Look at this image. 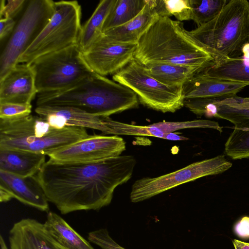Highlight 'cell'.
Wrapping results in <instances>:
<instances>
[{"label": "cell", "mask_w": 249, "mask_h": 249, "mask_svg": "<svg viewBox=\"0 0 249 249\" xmlns=\"http://www.w3.org/2000/svg\"><path fill=\"white\" fill-rule=\"evenodd\" d=\"M136 163L131 155L86 162L49 159L36 177L48 201L61 213L98 211L108 205L116 187L131 178Z\"/></svg>", "instance_id": "6da1fadb"}, {"label": "cell", "mask_w": 249, "mask_h": 249, "mask_svg": "<svg viewBox=\"0 0 249 249\" xmlns=\"http://www.w3.org/2000/svg\"><path fill=\"white\" fill-rule=\"evenodd\" d=\"M165 135L176 131L194 128H211L220 133L223 132L222 127L217 122L210 120H195L182 122H160L153 124Z\"/></svg>", "instance_id": "f1b7e54d"}, {"label": "cell", "mask_w": 249, "mask_h": 249, "mask_svg": "<svg viewBox=\"0 0 249 249\" xmlns=\"http://www.w3.org/2000/svg\"><path fill=\"white\" fill-rule=\"evenodd\" d=\"M137 44L116 41L104 33L84 53V58L95 73L115 74L134 59Z\"/></svg>", "instance_id": "7c38bea8"}, {"label": "cell", "mask_w": 249, "mask_h": 249, "mask_svg": "<svg viewBox=\"0 0 249 249\" xmlns=\"http://www.w3.org/2000/svg\"><path fill=\"white\" fill-rule=\"evenodd\" d=\"M224 152L231 160L249 158V129L234 128L225 143Z\"/></svg>", "instance_id": "83f0119b"}, {"label": "cell", "mask_w": 249, "mask_h": 249, "mask_svg": "<svg viewBox=\"0 0 249 249\" xmlns=\"http://www.w3.org/2000/svg\"><path fill=\"white\" fill-rule=\"evenodd\" d=\"M232 163L225 155L194 162L176 171L158 177H144L133 183L130 194L131 202L150 198L182 184L208 176L221 174L230 169Z\"/></svg>", "instance_id": "30bf717a"}, {"label": "cell", "mask_w": 249, "mask_h": 249, "mask_svg": "<svg viewBox=\"0 0 249 249\" xmlns=\"http://www.w3.org/2000/svg\"><path fill=\"white\" fill-rule=\"evenodd\" d=\"M146 71L160 82L169 87H182L196 72L203 69L169 63L143 65Z\"/></svg>", "instance_id": "603a6c76"}, {"label": "cell", "mask_w": 249, "mask_h": 249, "mask_svg": "<svg viewBox=\"0 0 249 249\" xmlns=\"http://www.w3.org/2000/svg\"><path fill=\"white\" fill-rule=\"evenodd\" d=\"M134 59L142 65L161 63L204 69L213 61L182 22L160 17L137 43Z\"/></svg>", "instance_id": "7a4b0ae2"}, {"label": "cell", "mask_w": 249, "mask_h": 249, "mask_svg": "<svg viewBox=\"0 0 249 249\" xmlns=\"http://www.w3.org/2000/svg\"><path fill=\"white\" fill-rule=\"evenodd\" d=\"M44 224L52 236L67 249H94L56 213L48 212Z\"/></svg>", "instance_id": "7402d4cb"}, {"label": "cell", "mask_w": 249, "mask_h": 249, "mask_svg": "<svg viewBox=\"0 0 249 249\" xmlns=\"http://www.w3.org/2000/svg\"><path fill=\"white\" fill-rule=\"evenodd\" d=\"M229 0H191V20L197 27L213 19L221 12Z\"/></svg>", "instance_id": "4316f807"}, {"label": "cell", "mask_w": 249, "mask_h": 249, "mask_svg": "<svg viewBox=\"0 0 249 249\" xmlns=\"http://www.w3.org/2000/svg\"><path fill=\"white\" fill-rule=\"evenodd\" d=\"M24 0H1L0 5V18H13L22 9Z\"/></svg>", "instance_id": "d6a6232c"}, {"label": "cell", "mask_w": 249, "mask_h": 249, "mask_svg": "<svg viewBox=\"0 0 249 249\" xmlns=\"http://www.w3.org/2000/svg\"><path fill=\"white\" fill-rule=\"evenodd\" d=\"M8 238L9 249H67L52 236L44 223L31 218L15 223Z\"/></svg>", "instance_id": "2e32d148"}, {"label": "cell", "mask_w": 249, "mask_h": 249, "mask_svg": "<svg viewBox=\"0 0 249 249\" xmlns=\"http://www.w3.org/2000/svg\"><path fill=\"white\" fill-rule=\"evenodd\" d=\"M31 104H0V118H11L30 114Z\"/></svg>", "instance_id": "1f68e13d"}, {"label": "cell", "mask_w": 249, "mask_h": 249, "mask_svg": "<svg viewBox=\"0 0 249 249\" xmlns=\"http://www.w3.org/2000/svg\"><path fill=\"white\" fill-rule=\"evenodd\" d=\"M126 149L124 140L117 135H89L48 156L58 162H86L102 160L121 156Z\"/></svg>", "instance_id": "8fae6325"}, {"label": "cell", "mask_w": 249, "mask_h": 249, "mask_svg": "<svg viewBox=\"0 0 249 249\" xmlns=\"http://www.w3.org/2000/svg\"><path fill=\"white\" fill-rule=\"evenodd\" d=\"M115 2V0H101L89 18L82 26L77 43L82 53L103 34L104 23Z\"/></svg>", "instance_id": "cb8c5ba5"}, {"label": "cell", "mask_w": 249, "mask_h": 249, "mask_svg": "<svg viewBox=\"0 0 249 249\" xmlns=\"http://www.w3.org/2000/svg\"><path fill=\"white\" fill-rule=\"evenodd\" d=\"M81 7L77 1L55 2V11L41 32L19 57L30 64L38 58L77 44L82 28Z\"/></svg>", "instance_id": "52a82bcc"}, {"label": "cell", "mask_w": 249, "mask_h": 249, "mask_svg": "<svg viewBox=\"0 0 249 249\" xmlns=\"http://www.w3.org/2000/svg\"><path fill=\"white\" fill-rule=\"evenodd\" d=\"M189 32L214 59L242 57L249 43V1L229 0L213 19Z\"/></svg>", "instance_id": "5b68a950"}, {"label": "cell", "mask_w": 249, "mask_h": 249, "mask_svg": "<svg viewBox=\"0 0 249 249\" xmlns=\"http://www.w3.org/2000/svg\"><path fill=\"white\" fill-rule=\"evenodd\" d=\"M0 249H9L8 248L2 235L0 236Z\"/></svg>", "instance_id": "f35d334b"}, {"label": "cell", "mask_w": 249, "mask_h": 249, "mask_svg": "<svg viewBox=\"0 0 249 249\" xmlns=\"http://www.w3.org/2000/svg\"><path fill=\"white\" fill-rule=\"evenodd\" d=\"M46 155L11 149H0V170L27 178L36 175L45 163Z\"/></svg>", "instance_id": "ffe728a7"}, {"label": "cell", "mask_w": 249, "mask_h": 249, "mask_svg": "<svg viewBox=\"0 0 249 249\" xmlns=\"http://www.w3.org/2000/svg\"><path fill=\"white\" fill-rule=\"evenodd\" d=\"M146 4V0H115L104 23L103 32L122 25L136 17Z\"/></svg>", "instance_id": "d4e9b609"}, {"label": "cell", "mask_w": 249, "mask_h": 249, "mask_svg": "<svg viewBox=\"0 0 249 249\" xmlns=\"http://www.w3.org/2000/svg\"><path fill=\"white\" fill-rule=\"evenodd\" d=\"M139 102L137 95L128 88L94 73L67 90L38 93L36 106L71 107L99 117H108L136 108Z\"/></svg>", "instance_id": "3957f363"}, {"label": "cell", "mask_w": 249, "mask_h": 249, "mask_svg": "<svg viewBox=\"0 0 249 249\" xmlns=\"http://www.w3.org/2000/svg\"><path fill=\"white\" fill-rule=\"evenodd\" d=\"M35 111L55 128L74 126L96 129L109 134V129L104 124L103 117L76 107L40 106H36Z\"/></svg>", "instance_id": "e0dca14e"}, {"label": "cell", "mask_w": 249, "mask_h": 249, "mask_svg": "<svg viewBox=\"0 0 249 249\" xmlns=\"http://www.w3.org/2000/svg\"><path fill=\"white\" fill-rule=\"evenodd\" d=\"M104 124L109 129V134L147 136L164 139L165 134L153 124L141 126L132 125L103 117Z\"/></svg>", "instance_id": "484cf974"}, {"label": "cell", "mask_w": 249, "mask_h": 249, "mask_svg": "<svg viewBox=\"0 0 249 249\" xmlns=\"http://www.w3.org/2000/svg\"><path fill=\"white\" fill-rule=\"evenodd\" d=\"M113 80L131 89L144 106L163 113L184 106L182 87L166 86L150 76L135 59L113 75Z\"/></svg>", "instance_id": "ba28073f"}, {"label": "cell", "mask_w": 249, "mask_h": 249, "mask_svg": "<svg viewBox=\"0 0 249 249\" xmlns=\"http://www.w3.org/2000/svg\"><path fill=\"white\" fill-rule=\"evenodd\" d=\"M200 72L212 78L249 85V60L243 56L214 58Z\"/></svg>", "instance_id": "44dd1931"}, {"label": "cell", "mask_w": 249, "mask_h": 249, "mask_svg": "<svg viewBox=\"0 0 249 249\" xmlns=\"http://www.w3.org/2000/svg\"><path fill=\"white\" fill-rule=\"evenodd\" d=\"M164 139L171 141H182L188 140V138L182 136H179L174 132H171L166 134Z\"/></svg>", "instance_id": "d590c367"}, {"label": "cell", "mask_w": 249, "mask_h": 249, "mask_svg": "<svg viewBox=\"0 0 249 249\" xmlns=\"http://www.w3.org/2000/svg\"><path fill=\"white\" fill-rule=\"evenodd\" d=\"M89 136L84 127L66 126L55 128L42 117L31 114L0 118V149L49 156Z\"/></svg>", "instance_id": "277c9868"}, {"label": "cell", "mask_w": 249, "mask_h": 249, "mask_svg": "<svg viewBox=\"0 0 249 249\" xmlns=\"http://www.w3.org/2000/svg\"><path fill=\"white\" fill-rule=\"evenodd\" d=\"M16 26L13 18H4L0 20V39L2 40L9 34H12Z\"/></svg>", "instance_id": "e575fe53"}, {"label": "cell", "mask_w": 249, "mask_h": 249, "mask_svg": "<svg viewBox=\"0 0 249 249\" xmlns=\"http://www.w3.org/2000/svg\"><path fill=\"white\" fill-rule=\"evenodd\" d=\"M243 57L249 60V43L246 44L242 49Z\"/></svg>", "instance_id": "74e56055"}, {"label": "cell", "mask_w": 249, "mask_h": 249, "mask_svg": "<svg viewBox=\"0 0 249 249\" xmlns=\"http://www.w3.org/2000/svg\"><path fill=\"white\" fill-rule=\"evenodd\" d=\"M247 84L233 82L208 77L200 72L193 75L182 87L185 99H214L235 95Z\"/></svg>", "instance_id": "ac0fdd59"}, {"label": "cell", "mask_w": 249, "mask_h": 249, "mask_svg": "<svg viewBox=\"0 0 249 249\" xmlns=\"http://www.w3.org/2000/svg\"><path fill=\"white\" fill-rule=\"evenodd\" d=\"M37 94L30 64H18L0 80V104H31Z\"/></svg>", "instance_id": "9a60e30c"}, {"label": "cell", "mask_w": 249, "mask_h": 249, "mask_svg": "<svg viewBox=\"0 0 249 249\" xmlns=\"http://www.w3.org/2000/svg\"><path fill=\"white\" fill-rule=\"evenodd\" d=\"M52 0H32L16 25L1 53L0 80L18 64L20 56L47 24L55 11Z\"/></svg>", "instance_id": "9c48e42d"}, {"label": "cell", "mask_w": 249, "mask_h": 249, "mask_svg": "<svg viewBox=\"0 0 249 249\" xmlns=\"http://www.w3.org/2000/svg\"><path fill=\"white\" fill-rule=\"evenodd\" d=\"M232 243L235 249H249V243L234 239Z\"/></svg>", "instance_id": "8d00e7d4"}, {"label": "cell", "mask_w": 249, "mask_h": 249, "mask_svg": "<svg viewBox=\"0 0 249 249\" xmlns=\"http://www.w3.org/2000/svg\"><path fill=\"white\" fill-rule=\"evenodd\" d=\"M168 17L174 16L178 20H191V0H163Z\"/></svg>", "instance_id": "f546056e"}, {"label": "cell", "mask_w": 249, "mask_h": 249, "mask_svg": "<svg viewBox=\"0 0 249 249\" xmlns=\"http://www.w3.org/2000/svg\"><path fill=\"white\" fill-rule=\"evenodd\" d=\"M159 17L155 9V0H146L144 8L134 18L104 34L117 41L137 44L143 35Z\"/></svg>", "instance_id": "d6986e66"}, {"label": "cell", "mask_w": 249, "mask_h": 249, "mask_svg": "<svg viewBox=\"0 0 249 249\" xmlns=\"http://www.w3.org/2000/svg\"><path fill=\"white\" fill-rule=\"evenodd\" d=\"M184 106L197 116L227 120L234 128L249 129V97L237 95L213 99H189Z\"/></svg>", "instance_id": "4fadbf2b"}, {"label": "cell", "mask_w": 249, "mask_h": 249, "mask_svg": "<svg viewBox=\"0 0 249 249\" xmlns=\"http://www.w3.org/2000/svg\"><path fill=\"white\" fill-rule=\"evenodd\" d=\"M12 198L36 208L48 212L49 201L36 175L23 178L0 170V201Z\"/></svg>", "instance_id": "5bb4252c"}, {"label": "cell", "mask_w": 249, "mask_h": 249, "mask_svg": "<svg viewBox=\"0 0 249 249\" xmlns=\"http://www.w3.org/2000/svg\"><path fill=\"white\" fill-rule=\"evenodd\" d=\"M30 65L38 93L67 90L95 73L85 61L77 44L41 56Z\"/></svg>", "instance_id": "8992f818"}, {"label": "cell", "mask_w": 249, "mask_h": 249, "mask_svg": "<svg viewBox=\"0 0 249 249\" xmlns=\"http://www.w3.org/2000/svg\"><path fill=\"white\" fill-rule=\"evenodd\" d=\"M234 231L239 237L249 238V217L244 216L237 221L234 226Z\"/></svg>", "instance_id": "836d02e7"}, {"label": "cell", "mask_w": 249, "mask_h": 249, "mask_svg": "<svg viewBox=\"0 0 249 249\" xmlns=\"http://www.w3.org/2000/svg\"><path fill=\"white\" fill-rule=\"evenodd\" d=\"M88 239L101 249H125L112 238L106 229H100L89 232Z\"/></svg>", "instance_id": "4dcf8cb0"}]
</instances>
